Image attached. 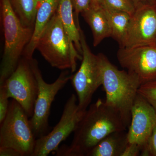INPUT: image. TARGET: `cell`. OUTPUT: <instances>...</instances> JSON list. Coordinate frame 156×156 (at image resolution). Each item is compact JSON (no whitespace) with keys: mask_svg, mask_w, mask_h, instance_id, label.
<instances>
[{"mask_svg":"<svg viewBox=\"0 0 156 156\" xmlns=\"http://www.w3.org/2000/svg\"><path fill=\"white\" fill-rule=\"evenodd\" d=\"M81 14L92 30L94 47H97L106 38L111 37L112 31L109 22L102 6H91L90 9Z\"/></svg>","mask_w":156,"mask_h":156,"instance_id":"cell-14","label":"cell"},{"mask_svg":"<svg viewBox=\"0 0 156 156\" xmlns=\"http://www.w3.org/2000/svg\"><path fill=\"white\" fill-rule=\"evenodd\" d=\"M102 0H92V7H101L102 5Z\"/></svg>","mask_w":156,"mask_h":156,"instance_id":"cell-26","label":"cell"},{"mask_svg":"<svg viewBox=\"0 0 156 156\" xmlns=\"http://www.w3.org/2000/svg\"><path fill=\"white\" fill-rule=\"evenodd\" d=\"M131 113V123L127 132L128 142L138 144L142 151L156 126L155 112L148 101L138 93Z\"/></svg>","mask_w":156,"mask_h":156,"instance_id":"cell-12","label":"cell"},{"mask_svg":"<svg viewBox=\"0 0 156 156\" xmlns=\"http://www.w3.org/2000/svg\"><path fill=\"white\" fill-rule=\"evenodd\" d=\"M12 9L23 25L33 27L40 0H9Z\"/></svg>","mask_w":156,"mask_h":156,"instance_id":"cell-18","label":"cell"},{"mask_svg":"<svg viewBox=\"0 0 156 156\" xmlns=\"http://www.w3.org/2000/svg\"><path fill=\"white\" fill-rule=\"evenodd\" d=\"M61 0H40L30 42L26 47L22 57L30 59L36 49L37 43L52 17L58 10Z\"/></svg>","mask_w":156,"mask_h":156,"instance_id":"cell-13","label":"cell"},{"mask_svg":"<svg viewBox=\"0 0 156 156\" xmlns=\"http://www.w3.org/2000/svg\"><path fill=\"white\" fill-rule=\"evenodd\" d=\"M122 67L136 75L141 85L156 81V46L119 48L117 53Z\"/></svg>","mask_w":156,"mask_h":156,"instance_id":"cell-11","label":"cell"},{"mask_svg":"<svg viewBox=\"0 0 156 156\" xmlns=\"http://www.w3.org/2000/svg\"><path fill=\"white\" fill-rule=\"evenodd\" d=\"M86 110L79 107L76 95H71L65 105L59 122L53 130L37 138L31 156H47L56 151L61 143L76 130Z\"/></svg>","mask_w":156,"mask_h":156,"instance_id":"cell-8","label":"cell"},{"mask_svg":"<svg viewBox=\"0 0 156 156\" xmlns=\"http://www.w3.org/2000/svg\"><path fill=\"white\" fill-rule=\"evenodd\" d=\"M155 45L156 46V43H155Z\"/></svg>","mask_w":156,"mask_h":156,"instance_id":"cell-28","label":"cell"},{"mask_svg":"<svg viewBox=\"0 0 156 156\" xmlns=\"http://www.w3.org/2000/svg\"><path fill=\"white\" fill-rule=\"evenodd\" d=\"M156 4H138L131 16L122 48L155 45Z\"/></svg>","mask_w":156,"mask_h":156,"instance_id":"cell-10","label":"cell"},{"mask_svg":"<svg viewBox=\"0 0 156 156\" xmlns=\"http://www.w3.org/2000/svg\"><path fill=\"white\" fill-rule=\"evenodd\" d=\"M101 6L105 9L126 12L132 15L136 9L134 0H102Z\"/></svg>","mask_w":156,"mask_h":156,"instance_id":"cell-19","label":"cell"},{"mask_svg":"<svg viewBox=\"0 0 156 156\" xmlns=\"http://www.w3.org/2000/svg\"><path fill=\"white\" fill-rule=\"evenodd\" d=\"M57 11L68 36L82 56L80 32L81 28H78L75 22L71 0H61Z\"/></svg>","mask_w":156,"mask_h":156,"instance_id":"cell-16","label":"cell"},{"mask_svg":"<svg viewBox=\"0 0 156 156\" xmlns=\"http://www.w3.org/2000/svg\"><path fill=\"white\" fill-rule=\"evenodd\" d=\"M136 5L140 4V2H145V3H155L156 4V0H134ZM145 4V3H144Z\"/></svg>","mask_w":156,"mask_h":156,"instance_id":"cell-27","label":"cell"},{"mask_svg":"<svg viewBox=\"0 0 156 156\" xmlns=\"http://www.w3.org/2000/svg\"><path fill=\"white\" fill-rule=\"evenodd\" d=\"M103 9L109 22L111 37L118 42L119 48H122L127 35L131 15L122 11Z\"/></svg>","mask_w":156,"mask_h":156,"instance_id":"cell-17","label":"cell"},{"mask_svg":"<svg viewBox=\"0 0 156 156\" xmlns=\"http://www.w3.org/2000/svg\"><path fill=\"white\" fill-rule=\"evenodd\" d=\"M9 98L16 100L29 117L33 115L38 85L30 59L22 57L17 68L4 83Z\"/></svg>","mask_w":156,"mask_h":156,"instance_id":"cell-9","label":"cell"},{"mask_svg":"<svg viewBox=\"0 0 156 156\" xmlns=\"http://www.w3.org/2000/svg\"><path fill=\"white\" fill-rule=\"evenodd\" d=\"M127 128L119 113L98 98L85 112L74 131L71 144L58 147L56 155L87 156L109 134Z\"/></svg>","mask_w":156,"mask_h":156,"instance_id":"cell-1","label":"cell"},{"mask_svg":"<svg viewBox=\"0 0 156 156\" xmlns=\"http://www.w3.org/2000/svg\"><path fill=\"white\" fill-rule=\"evenodd\" d=\"M141 148L138 144L128 142L121 156H140Z\"/></svg>","mask_w":156,"mask_h":156,"instance_id":"cell-24","label":"cell"},{"mask_svg":"<svg viewBox=\"0 0 156 156\" xmlns=\"http://www.w3.org/2000/svg\"><path fill=\"white\" fill-rule=\"evenodd\" d=\"M9 98L5 87L0 85V123L3 122L9 110Z\"/></svg>","mask_w":156,"mask_h":156,"instance_id":"cell-22","label":"cell"},{"mask_svg":"<svg viewBox=\"0 0 156 156\" xmlns=\"http://www.w3.org/2000/svg\"><path fill=\"white\" fill-rule=\"evenodd\" d=\"M74 18L76 25L79 29H80L79 21V16L84 11L90 9L92 4V0H71Z\"/></svg>","mask_w":156,"mask_h":156,"instance_id":"cell-21","label":"cell"},{"mask_svg":"<svg viewBox=\"0 0 156 156\" xmlns=\"http://www.w3.org/2000/svg\"><path fill=\"white\" fill-rule=\"evenodd\" d=\"M1 156H21L17 151L10 147H0Z\"/></svg>","mask_w":156,"mask_h":156,"instance_id":"cell-25","label":"cell"},{"mask_svg":"<svg viewBox=\"0 0 156 156\" xmlns=\"http://www.w3.org/2000/svg\"><path fill=\"white\" fill-rule=\"evenodd\" d=\"M36 49L52 67L75 71L77 59L82 60L68 36L58 11L48 23L37 43Z\"/></svg>","mask_w":156,"mask_h":156,"instance_id":"cell-4","label":"cell"},{"mask_svg":"<svg viewBox=\"0 0 156 156\" xmlns=\"http://www.w3.org/2000/svg\"><path fill=\"white\" fill-rule=\"evenodd\" d=\"M140 156H156V126L145 147L141 151Z\"/></svg>","mask_w":156,"mask_h":156,"instance_id":"cell-23","label":"cell"},{"mask_svg":"<svg viewBox=\"0 0 156 156\" xmlns=\"http://www.w3.org/2000/svg\"><path fill=\"white\" fill-rule=\"evenodd\" d=\"M1 5L5 38L0 65V85H2L17 68L24 49L32 37L34 28L23 25L12 9L9 0H1Z\"/></svg>","mask_w":156,"mask_h":156,"instance_id":"cell-3","label":"cell"},{"mask_svg":"<svg viewBox=\"0 0 156 156\" xmlns=\"http://www.w3.org/2000/svg\"><path fill=\"white\" fill-rule=\"evenodd\" d=\"M128 143L126 131L112 132L101 140L87 156H121Z\"/></svg>","mask_w":156,"mask_h":156,"instance_id":"cell-15","label":"cell"},{"mask_svg":"<svg viewBox=\"0 0 156 156\" xmlns=\"http://www.w3.org/2000/svg\"><path fill=\"white\" fill-rule=\"evenodd\" d=\"M28 117L20 105L12 99L0 123V147L14 149L21 156H32L37 139Z\"/></svg>","mask_w":156,"mask_h":156,"instance_id":"cell-5","label":"cell"},{"mask_svg":"<svg viewBox=\"0 0 156 156\" xmlns=\"http://www.w3.org/2000/svg\"><path fill=\"white\" fill-rule=\"evenodd\" d=\"M102 72L105 103L119 114L126 128L131 121V109L141 85L136 75L120 70L102 53H98Z\"/></svg>","mask_w":156,"mask_h":156,"instance_id":"cell-2","label":"cell"},{"mask_svg":"<svg viewBox=\"0 0 156 156\" xmlns=\"http://www.w3.org/2000/svg\"><path fill=\"white\" fill-rule=\"evenodd\" d=\"M138 93L150 104L156 115V81L142 84L138 89Z\"/></svg>","mask_w":156,"mask_h":156,"instance_id":"cell-20","label":"cell"},{"mask_svg":"<svg viewBox=\"0 0 156 156\" xmlns=\"http://www.w3.org/2000/svg\"><path fill=\"white\" fill-rule=\"evenodd\" d=\"M82 59L80 69L70 80L76 93L78 105L86 110L98 89L102 85L101 64L98 54L92 53L87 44L83 31L80 29Z\"/></svg>","mask_w":156,"mask_h":156,"instance_id":"cell-6","label":"cell"},{"mask_svg":"<svg viewBox=\"0 0 156 156\" xmlns=\"http://www.w3.org/2000/svg\"><path fill=\"white\" fill-rule=\"evenodd\" d=\"M38 85V93L33 115L30 120L33 131L37 138L47 134L51 105L56 95L71 78L68 71L62 72L55 82L48 83L43 79L36 59H30Z\"/></svg>","mask_w":156,"mask_h":156,"instance_id":"cell-7","label":"cell"}]
</instances>
